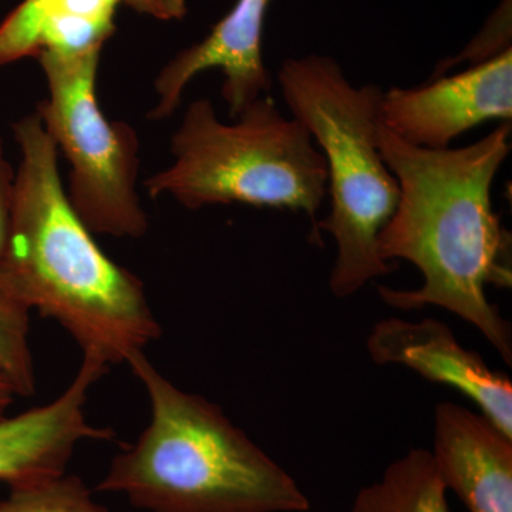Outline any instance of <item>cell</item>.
<instances>
[{"label":"cell","instance_id":"6da1fadb","mask_svg":"<svg viewBox=\"0 0 512 512\" xmlns=\"http://www.w3.org/2000/svg\"><path fill=\"white\" fill-rule=\"evenodd\" d=\"M380 153L400 188L399 204L380 232V258L410 262L423 284L379 288L402 311L439 306L460 316L512 363L511 325L488 301V286L511 288V235L494 210L491 190L511 150V123L476 143L430 150L406 143L379 124Z\"/></svg>","mask_w":512,"mask_h":512},{"label":"cell","instance_id":"7a4b0ae2","mask_svg":"<svg viewBox=\"0 0 512 512\" xmlns=\"http://www.w3.org/2000/svg\"><path fill=\"white\" fill-rule=\"evenodd\" d=\"M20 161L0 268L32 311L55 320L104 365L160 338L143 282L104 254L73 210L59 151L37 111L12 124Z\"/></svg>","mask_w":512,"mask_h":512},{"label":"cell","instance_id":"3957f363","mask_svg":"<svg viewBox=\"0 0 512 512\" xmlns=\"http://www.w3.org/2000/svg\"><path fill=\"white\" fill-rule=\"evenodd\" d=\"M150 421L111 461L97 490L148 512H306L295 478L205 397L184 392L144 352L128 357Z\"/></svg>","mask_w":512,"mask_h":512},{"label":"cell","instance_id":"277c9868","mask_svg":"<svg viewBox=\"0 0 512 512\" xmlns=\"http://www.w3.org/2000/svg\"><path fill=\"white\" fill-rule=\"evenodd\" d=\"M278 82L292 117L308 128L325 158L330 212L318 228L336 244L330 291L349 298L393 271L377 249L400 198L377 140L383 90L355 86L335 59L320 55L285 60Z\"/></svg>","mask_w":512,"mask_h":512},{"label":"cell","instance_id":"5b68a950","mask_svg":"<svg viewBox=\"0 0 512 512\" xmlns=\"http://www.w3.org/2000/svg\"><path fill=\"white\" fill-rule=\"evenodd\" d=\"M174 161L144 181L153 198H174L188 210L241 204L303 212L311 239L322 241L318 212L328 194L325 158L295 117L262 96L234 119H218L207 99L192 101L171 137Z\"/></svg>","mask_w":512,"mask_h":512},{"label":"cell","instance_id":"8992f818","mask_svg":"<svg viewBox=\"0 0 512 512\" xmlns=\"http://www.w3.org/2000/svg\"><path fill=\"white\" fill-rule=\"evenodd\" d=\"M101 50L40 52L36 59L45 74L47 97L36 111L69 163L64 187L80 220L93 234L138 239L150 227L137 192L140 140L130 124L111 121L101 110Z\"/></svg>","mask_w":512,"mask_h":512},{"label":"cell","instance_id":"52a82bcc","mask_svg":"<svg viewBox=\"0 0 512 512\" xmlns=\"http://www.w3.org/2000/svg\"><path fill=\"white\" fill-rule=\"evenodd\" d=\"M380 123L406 143L443 150L485 121L511 123V49L463 73L414 89L393 87L380 100Z\"/></svg>","mask_w":512,"mask_h":512},{"label":"cell","instance_id":"ba28073f","mask_svg":"<svg viewBox=\"0 0 512 512\" xmlns=\"http://www.w3.org/2000/svg\"><path fill=\"white\" fill-rule=\"evenodd\" d=\"M269 5L271 0H237L201 42L168 60L154 80L157 103L148 117L164 120L174 114L188 84L207 70L224 76L221 94L232 120L266 96L272 79L262 57V35Z\"/></svg>","mask_w":512,"mask_h":512},{"label":"cell","instance_id":"9c48e42d","mask_svg":"<svg viewBox=\"0 0 512 512\" xmlns=\"http://www.w3.org/2000/svg\"><path fill=\"white\" fill-rule=\"evenodd\" d=\"M366 346L377 365L404 366L430 382L463 393L491 423L512 437L511 380L494 372L477 352L464 348L446 323L433 318L380 320Z\"/></svg>","mask_w":512,"mask_h":512},{"label":"cell","instance_id":"30bf717a","mask_svg":"<svg viewBox=\"0 0 512 512\" xmlns=\"http://www.w3.org/2000/svg\"><path fill=\"white\" fill-rule=\"evenodd\" d=\"M109 366L83 356L72 383L53 402L0 419V481L8 485L66 473L77 446L110 440L113 431L87 417L90 389Z\"/></svg>","mask_w":512,"mask_h":512},{"label":"cell","instance_id":"8fae6325","mask_svg":"<svg viewBox=\"0 0 512 512\" xmlns=\"http://www.w3.org/2000/svg\"><path fill=\"white\" fill-rule=\"evenodd\" d=\"M430 454L447 491L468 511L512 512V437L484 414L437 404Z\"/></svg>","mask_w":512,"mask_h":512},{"label":"cell","instance_id":"7c38bea8","mask_svg":"<svg viewBox=\"0 0 512 512\" xmlns=\"http://www.w3.org/2000/svg\"><path fill=\"white\" fill-rule=\"evenodd\" d=\"M430 451L414 448L356 494L352 512H451Z\"/></svg>","mask_w":512,"mask_h":512},{"label":"cell","instance_id":"4fadbf2b","mask_svg":"<svg viewBox=\"0 0 512 512\" xmlns=\"http://www.w3.org/2000/svg\"><path fill=\"white\" fill-rule=\"evenodd\" d=\"M30 313L32 308L0 268V372L22 397L36 392L29 338Z\"/></svg>","mask_w":512,"mask_h":512},{"label":"cell","instance_id":"5bb4252c","mask_svg":"<svg viewBox=\"0 0 512 512\" xmlns=\"http://www.w3.org/2000/svg\"><path fill=\"white\" fill-rule=\"evenodd\" d=\"M0 512H109L82 478L62 473L9 485Z\"/></svg>","mask_w":512,"mask_h":512},{"label":"cell","instance_id":"9a60e30c","mask_svg":"<svg viewBox=\"0 0 512 512\" xmlns=\"http://www.w3.org/2000/svg\"><path fill=\"white\" fill-rule=\"evenodd\" d=\"M511 49V0H503L498 9L495 10L493 16L487 20L484 29L478 33L473 43L466 47L461 55L451 62H444L440 69L436 70L434 77H440L446 73L451 66H456L460 62H468L474 64L487 62L494 59L505 50Z\"/></svg>","mask_w":512,"mask_h":512},{"label":"cell","instance_id":"2e32d148","mask_svg":"<svg viewBox=\"0 0 512 512\" xmlns=\"http://www.w3.org/2000/svg\"><path fill=\"white\" fill-rule=\"evenodd\" d=\"M15 173L16 170L10 164L8 154H6L5 141L0 136V259H2L6 242H8Z\"/></svg>","mask_w":512,"mask_h":512},{"label":"cell","instance_id":"e0dca14e","mask_svg":"<svg viewBox=\"0 0 512 512\" xmlns=\"http://www.w3.org/2000/svg\"><path fill=\"white\" fill-rule=\"evenodd\" d=\"M123 5L141 15L163 22L183 20L188 13L187 0H120Z\"/></svg>","mask_w":512,"mask_h":512},{"label":"cell","instance_id":"ac0fdd59","mask_svg":"<svg viewBox=\"0 0 512 512\" xmlns=\"http://www.w3.org/2000/svg\"><path fill=\"white\" fill-rule=\"evenodd\" d=\"M15 397H18V394H16L15 389H13L12 384L6 379L5 375L0 372V419L8 416L6 412L15 402Z\"/></svg>","mask_w":512,"mask_h":512}]
</instances>
